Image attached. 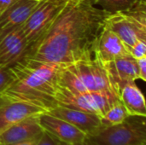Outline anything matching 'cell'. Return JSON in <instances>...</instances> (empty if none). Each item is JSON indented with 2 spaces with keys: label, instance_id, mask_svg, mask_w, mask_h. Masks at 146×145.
<instances>
[{
  "label": "cell",
  "instance_id": "obj_2",
  "mask_svg": "<svg viewBox=\"0 0 146 145\" xmlns=\"http://www.w3.org/2000/svg\"><path fill=\"white\" fill-rule=\"evenodd\" d=\"M11 80L0 99L21 101L46 111L56 107L60 65L23 57L9 67Z\"/></svg>",
  "mask_w": 146,
  "mask_h": 145
},
{
  "label": "cell",
  "instance_id": "obj_22",
  "mask_svg": "<svg viewBox=\"0 0 146 145\" xmlns=\"http://www.w3.org/2000/svg\"><path fill=\"white\" fill-rule=\"evenodd\" d=\"M138 69H139V79L143 81L146 80V57L137 59Z\"/></svg>",
  "mask_w": 146,
  "mask_h": 145
},
{
  "label": "cell",
  "instance_id": "obj_25",
  "mask_svg": "<svg viewBox=\"0 0 146 145\" xmlns=\"http://www.w3.org/2000/svg\"><path fill=\"white\" fill-rule=\"evenodd\" d=\"M36 142H31V143H26V144H14V145H35Z\"/></svg>",
  "mask_w": 146,
  "mask_h": 145
},
{
  "label": "cell",
  "instance_id": "obj_12",
  "mask_svg": "<svg viewBox=\"0 0 146 145\" xmlns=\"http://www.w3.org/2000/svg\"><path fill=\"white\" fill-rule=\"evenodd\" d=\"M45 112V109L32 103L0 99V132L21 121Z\"/></svg>",
  "mask_w": 146,
  "mask_h": 145
},
{
  "label": "cell",
  "instance_id": "obj_9",
  "mask_svg": "<svg viewBox=\"0 0 146 145\" xmlns=\"http://www.w3.org/2000/svg\"><path fill=\"white\" fill-rule=\"evenodd\" d=\"M28 49L21 27H16L0 36V68H7L21 60Z\"/></svg>",
  "mask_w": 146,
  "mask_h": 145
},
{
  "label": "cell",
  "instance_id": "obj_10",
  "mask_svg": "<svg viewBox=\"0 0 146 145\" xmlns=\"http://www.w3.org/2000/svg\"><path fill=\"white\" fill-rule=\"evenodd\" d=\"M46 112L70 123L86 133V136L92 135L102 128L100 120L101 116L96 114L59 105L49 109Z\"/></svg>",
  "mask_w": 146,
  "mask_h": 145
},
{
  "label": "cell",
  "instance_id": "obj_7",
  "mask_svg": "<svg viewBox=\"0 0 146 145\" xmlns=\"http://www.w3.org/2000/svg\"><path fill=\"white\" fill-rule=\"evenodd\" d=\"M70 0H43L21 26L28 47L40 38L61 15Z\"/></svg>",
  "mask_w": 146,
  "mask_h": 145
},
{
  "label": "cell",
  "instance_id": "obj_17",
  "mask_svg": "<svg viewBox=\"0 0 146 145\" xmlns=\"http://www.w3.org/2000/svg\"><path fill=\"white\" fill-rule=\"evenodd\" d=\"M128 116L129 115L126 108L121 103V101H118L114 105H112L104 115L100 117L102 128L121 124Z\"/></svg>",
  "mask_w": 146,
  "mask_h": 145
},
{
  "label": "cell",
  "instance_id": "obj_26",
  "mask_svg": "<svg viewBox=\"0 0 146 145\" xmlns=\"http://www.w3.org/2000/svg\"><path fill=\"white\" fill-rule=\"evenodd\" d=\"M83 1H85V2H86L88 3H91V4H92V0H83Z\"/></svg>",
  "mask_w": 146,
  "mask_h": 145
},
{
  "label": "cell",
  "instance_id": "obj_27",
  "mask_svg": "<svg viewBox=\"0 0 146 145\" xmlns=\"http://www.w3.org/2000/svg\"><path fill=\"white\" fill-rule=\"evenodd\" d=\"M38 1H43V0H38Z\"/></svg>",
  "mask_w": 146,
  "mask_h": 145
},
{
  "label": "cell",
  "instance_id": "obj_3",
  "mask_svg": "<svg viewBox=\"0 0 146 145\" xmlns=\"http://www.w3.org/2000/svg\"><path fill=\"white\" fill-rule=\"evenodd\" d=\"M58 85L72 92H110L119 97L104 62L98 56L61 66Z\"/></svg>",
  "mask_w": 146,
  "mask_h": 145
},
{
  "label": "cell",
  "instance_id": "obj_16",
  "mask_svg": "<svg viewBox=\"0 0 146 145\" xmlns=\"http://www.w3.org/2000/svg\"><path fill=\"white\" fill-rule=\"evenodd\" d=\"M119 99L129 115L146 117L145 97L135 81L127 83L120 89Z\"/></svg>",
  "mask_w": 146,
  "mask_h": 145
},
{
  "label": "cell",
  "instance_id": "obj_14",
  "mask_svg": "<svg viewBox=\"0 0 146 145\" xmlns=\"http://www.w3.org/2000/svg\"><path fill=\"white\" fill-rule=\"evenodd\" d=\"M96 54L104 62L130 55L128 47L106 25L101 31L96 44Z\"/></svg>",
  "mask_w": 146,
  "mask_h": 145
},
{
  "label": "cell",
  "instance_id": "obj_4",
  "mask_svg": "<svg viewBox=\"0 0 146 145\" xmlns=\"http://www.w3.org/2000/svg\"><path fill=\"white\" fill-rule=\"evenodd\" d=\"M86 145H142L146 144L145 117L129 115L122 123L103 127L86 136Z\"/></svg>",
  "mask_w": 146,
  "mask_h": 145
},
{
  "label": "cell",
  "instance_id": "obj_20",
  "mask_svg": "<svg viewBox=\"0 0 146 145\" xmlns=\"http://www.w3.org/2000/svg\"><path fill=\"white\" fill-rule=\"evenodd\" d=\"M11 80V73L9 67L0 68V94L7 87Z\"/></svg>",
  "mask_w": 146,
  "mask_h": 145
},
{
  "label": "cell",
  "instance_id": "obj_21",
  "mask_svg": "<svg viewBox=\"0 0 146 145\" xmlns=\"http://www.w3.org/2000/svg\"><path fill=\"white\" fill-rule=\"evenodd\" d=\"M35 145H59V140L44 130L43 134L36 142Z\"/></svg>",
  "mask_w": 146,
  "mask_h": 145
},
{
  "label": "cell",
  "instance_id": "obj_29",
  "mask_svg": "<svg viewBox=\"0 0 146 145\" xmlns=\"http://www.w3.org/2000/svg\"><path fill=\"white\" fill-rule=\"evenodd\" d=\"M0 145H1V144H0Z\"/></svg>",
  "mask_w": 146,
  "mask_h": 145
},
{
  "label": "cell",
  "instance_id": "obj_23",
  "mask_svg": "<svg viewBox=\"0 0 146 145\" xmlns=\"http://www.w3.org/2000/svg\"><path fill=\"white\" fill-rule=\"evenodd\" d=\"M16 0H0V13Z\"/></svg>",
  "mask_w": 146,
  "mask_h": 145
},
{
  "label": "cell",
  "instance_id": "obj_15",
  "mask_svg": "<svg viewBox=\"0 0 146 145\" xmlns=\"http://www.w3.org/2000/svg\"><path fill=\"white\" fill-rule=\"evenodd\" d=\"M104 64L118 91H120V89L125 84L139 79L137 60L131 55L117 58L109 62H104Z\"/></svg>",
  "mask_w": 146,
  "mask_h": 145
},
{
  "label": "cell",
  "instance_id": "obj_18",
  "mask_svg": "<svg viewBox=\"0 0 146 145\" xmlns=\"http://www.w3.org/2000/svg\"><path fill=\"white\" fill-rule=\"evenodd\" d=\"M137 1L139 0H92V4L99 6L108 13H115L131 8Z\"/></svg>",
  "mask_w": 146,
  "mask_h": 145
},
{
  "label": "cell",
  "instance_id": "obj_28",
  "mask_svg": "<svg viewBox=\"0 0 146 145\" xmlns=\"http://www.w3.org/2000/svg\"><path fill=\"white\" fill-rule=\"evenodd\" d=\"M142 145H146V144H142Z\"/></svg>",
  "mask_w": 146,
  "mask_h": 145
},
{
  "label": "cell",
  "instance_id": "obj_24",
  "mask_svg": "<svg viewBox=\"0 0 146 145\" xmlns=\"http://www.w3.org/2000/svg\"><path fill=\"white\" fill-rule=\"evenodd\" d=\"M59 145H86V144H70V143H67V142H63V141H59Z\"/></svg>",
  "mask_w": 146,
  "mask_h": 145
},
{
  "label": "cell",
  "instance_id": "obj_6",
  "mask_svg": "<svg viewBox=\"0 0 146 145\" xmlns=\"http://www.w3.org/2000/svg\"><path fill=\"white\" fill-rule=\"evenodd\" d=\"M56 101L59 106L102 116L120 99L117 95L110 92H72L58 85L56 93Z\"/></svg>",
  "mask_w": 146,
  "mask_h": 145
},
{
  "label": "cell",
  "instance_id": "obj_19",
  "mask_svg": "<svg viewBox=\"0 0 146 145\" xmlns=\"http://www.w3.org/2000/svg\"><path fill=\"white\" fill-rule=\"evenodd\" d=\"M128 50L130 55L136 60L146 57V40H139L129 47Z\"/></svg>",
  "mask_w": 146,
  "mask_h": 145
},
{
  "label": "cell",
  "instance_id": "obj_5",
  "mask_svg": "<svg viewBox=\"0 0 146 145\" xmlns=\"http://www.w3.org/2000/svg\"><path fill=\"white\" fill-rule=\"evenodd\" d=\"M105 25L129 48L139 40H146V2L137 1L131 8L110 13Z\"/></svg>",
  "mask_w": 146,
  "mask_h": 145
},
{
  "label": "cell",
  "instance_id": "obj_1",
  "mask_svg": "<svg viewBox=\"0 0 146 145\" xmlns=\"http://www.w3.org/2000/svg\"><path fill=\"white\" fill-rule=\"evenodd\" d=\"M109 14L83 0H70L24 57L60 66L95 57L97 40Z\"/></svg>",
  "mask_w": 146,
  "mask_h": 145
},
{
  "label": "cell",
  "instance_id": "obj_11",
  "mask_svg": "<svg viewBox=\"0 0 146 145\" xmlns=\"http://www.w3.org/2000/svg\"><path fill=\"white\" fill-rule=\"evenodd\" d=\"M42 128L59 141L81 144L85 143L86 134L70 123L45 112L38 117Z\"/></svg>",
  "mask_w": 146,
  "mask_h": 145
},
{
  "label": "cell",
  "instance_id": "obj_8",
  "mask_svg": "<svg viewBox=\"0 0 146 145\" xmlns=\"http://www.w3.org/2000/svg\"><path fill=\"white\" fill-rule=\"evenodd\" d=\"M39 115L21 121L0 132V144L14 145L37 142L44 132L39 124Z\"/></svg>",
  "mask_w": 146,
  "mask_h": 145
},
{
  "label": "cell",
  "instance_id": "obj_13",
  "mask_svg": "<svg viewBox=\"0 0 146 145\" xmlns=\"http://www.w3.org/2000/svg\"><path fill=\"white\" fill-rule=\"evenodd\" d=\"M41 1L16 0L0 13V36L16 27H21Z\"/></svg>",
  "mask_w": 146,
  "mask_h": 145
}]
</instances>
